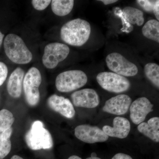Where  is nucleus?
Instances as JSON below:
<instances>
[{
    "label": "nucleus",
    "instance_id": "nucleus-1",
    "mask_svg": "<svg viewBox=\"0 0 159 159\" xmlns=\"http://www.w3.org/2000/svg\"><path fill=\"white\" fill-rule=\"evenodd\" d=\"M91 32L89 23L82 19L77 18L69 21L62 26L60 36L69 45L80 47L88 41Z\"/></svg>",
    "mask_w": 159,
    "mask_h": 159
},
{
    "label": "nucleus",
    "instance_id": "nucleus-2",
    "mask_svg": "<svg viewBox=\"0 0 159 159\" xmlns=\"http://www.w3.org/2000/svg\"><path fill=\"white\" fill-rule=\"evenodd\" d=\"M4 47L6 56L15 63L27 64L33 58L32 53L25 42L17 34H8L4 39Z\"/></svg>",
    "mask_w": 159,
    "mask_h": 159
},
{
    "label": "nucleus",
    "instance_id": "nucleus-3",
    "mask_svg": "<svg viewBox=\"0 0 159 159\" xmlns=\"http://www.w3.org/2000/svg\"><path fill=\"white\" fill-rule=\"evenodd\" d=\"M25 139L28 147L33 150L50 149L53 146L51 133L40 121L32 123L31 128L26 133Z\"/></svg>",
    "mask_w": 159,
    "mask_h": 159
},
{
    "label": "nucleus",
    "instance_id": "nucleus-4",
    "mask_svg": "<svg viewBox=\"0 0 159 159\" xmlns=\"http://www.w3.org/2000/svg\"><path fill=\"white\" fill-rule=\"evenodd\" d=\"M87 81V76L83 71L70 70L57 75L55 86L59 92L69 93L81 88L86 84Z\"/></svg>",
    "mask_w": 159,
    "mask_h": 159
},
{
    "label": "nucleus",
    "instance_id": "nucleus-5",
    "mask_svg": "<svg viewBox=\"0 0 159 159\" xmlns=\"http://www.w3.org/2000/svg\"><path fill=\"white\" fill-rule=\"evenodd\" d=\"M41 82V74L39 70L34 67L29 69L24 77L23 87L26 101L31 106H35L39 102V88Z\"/></svg>",
    "mask_w": 159,
    "mask_h": 159
},
{
    "label": "nucleus",
    "instance_id": "nucleus-6",
    "mask_svg": "<svg viewBox=\"0 0 159 159\" xmlns=\"http://www.w3.org/2000/svg\"><path fill=\"white\" fill-rule=\"evenodd\" d=\"M97 80L103 89L116 93L126 92L130 87L127 78L113 72H101L97 75Z\"/></svg>",
    "mask_w": 159,
    "mask_h": 159
},
{
    "label": "nucleus",
    "instance_id": "nucleus-7",
    "mask_svg": "<svg viewBox=\"0 0 159 159\" xmlns=\"http://www.w3.org/2000/svg\"><path fill=\"white\" fill-rule=\"evenodd\" d=\"M70 52V48L65 44L56 42L48 44L44 50L43 64L47 68L54 69L67 58Z\"/></svg>",
    "mask_w": 159,
    "mask_h": 159
},
{
    "label": "nucleus",
    "instance_id": "nucleus-8",
    "mask_svg": "<svg viewBox=\"0 0 159 159\" xmlns=\"http://www.w3.org/2000/svg\"><path fill=\"white\" fill-rule=\"evenodd\" d=\"M106 62L109 70L123 77H133L138 74L137 66L120 53L113 52L108 54Z\"/></svg>",
    "mask_w": 159,
    "mask_h": 159
},
{
    "label": "nucleus",
    "instance_id": "nucleus-9",
    "mask_svg": "<svg viewBox=\"0 0 159 159\" xmlns=\"http://www.w3.org/2000/svg\"><path fill=\"white\" fill-rule=\"evenodd\" d=\"M75 135L80 141L89 144L106 142L109 139L108 136L98 126L88 124L77 126Z\"/></svg>",
    "mask_w": 159,
    "mask_h": 159
},
{
    "label": "nucleus",
    "instance_id": "nucleus-10",
    "mask_svg": "<svg viewBox=\"0 0 159 159\" xmlns=\"http://www.w3.org/2000/svg\"><path fill=\"white\" fill-rule=\"evenodd\" d=\"M71 99L77 107L94 108L99 105L100 98L97 92L91 89H84L72 94Z\"/></svg>",
    "mask_w": 159,
    "mask_h": 159
},
{
    "label": "nucleus",
    "instance_id": "nucleus-11",
    "mask_svg": "<svg viewBox=\"0 0 159 159\" xmlns=\"http://www.w3.org/2000/svg\"><path fill=\"white\" fill-rule=\"evenodd\" d=\"M153 104L146 97H140L136 99L129 107L132 122L136 125L144 122L147 115L153 111Z\"/></svg>",
    "mask_w": 159,
    "mask_h": 159
},
{
    "label": "nucleus",
    "instance_id": "nucleus-12",
    "mask_svg": "<svg viewBox=\"0 0 159 159\" xmlns=\"http://www.w3.org/2000/svg\"><path fill=\"white\" fill-rule=\"evenodd\" d=\"M132 102V99L125 94H120L111 97L105 102L102 110L105 112L121 116L127 113Z\"/></svg>",
    "mask_w": 159,
    "mask_h": 159
},
{
    "label": "nucleus",
    "instance_id": "nucleus-13",
    "mask_svg": "<svg viewBox=\"0 0 159 159\" xmlns=\"http://www.w3.org/2000/svg\"><path fill=\"white\" fill-rule=\"evenodd\" d=\"M50 108L68 119H72L75 115L74 106L70 99L57 96L51 95L47 100Z\"/></svg>",
    "mask_w": 159,
    "mask_h": 159
},
{
    "label": "nucleus",
    "instance_id": "nucleus-14",
    "mask_svg": "<svg viewBox=\"0 0 159 159\" xmlns=\"http://www.w3.org/2000/svg\"><path fill=\"white\" fill-rule=\"evenodd\" d=\"M129 121L124 117L118 116L113 120V126L104 125L102 130L108 136L123 139L126 138L130 130Z\"/></svg>",
    "mask_w": 159,
    "mask_h": 159
},
{
    "label": "nucleus",
    "instance_id": "nucleus-15",
    "mask_svg": "<svg viewBox=\"0 0 159 159\" xmlns=\"http://www.w3.org/2000/svg\"><path fill=\"white\" fill-rule=\"evenodd\" d=\"M25 72L21 68L17 67L12 72L7 83V89L11 97L19 98L22 93Z\"/></svg>",
    "mask_w": 159,
    "mask_h": 159
},
{
    "label": "nucleus",
    "instance_id": "nucleus-16",
    "mask_svg": "<svg viewBox=\"0 0 159 159\" xmlns=\"http://www.w3.org/2000/svg\"><path fill=\"white\" fill-rule=\"evenodd\" d=\"M139 132L156 142H159V118H151L148 122H142L138 126Z\"/></svg>",
    "mask_w": 159,
    "mask_h": 159
},
{
    "label": "nucleus",
    "instance_id": "nucleus-17",
    "mask_svg": "<svg viewBox=\"0 0 159 159\" xmlns=\"http://www.w3.org/2000/svg\"><path fill=\"white\" fill-rule=\"evenodd\" d=\"M122 13L128 22L131 25H136L141 26L144 24V13L140 9L126 6L122 9Z\"/></svg>",
    "mask_w": 159,
    "mask_h": 159
},
{
    "label": "nucleus",
    "instance_id": "nucleus-18",
    "mask_svg": "<svg viewBox=\"0 0 159 159\" xmlns=\"http://www.w3.org/2000/svg\"><path fill=\"white\" fill-rule=\"evenodd\" d=\"M51 9L54 14L59 16L67 15L74 8L73 0H53L51 1Z\"/></svg>",
    "mask_w": 159,
    "mask_h": 159
},
{
    "label": "nucleus",
    "instance_id": "nucleus-19",
    "mask_svg": "<svg viewBox=\"0 0 159 159\" xmlns=\"http://www.w3.org/2000/svg\"><path fill=\"white\" fill-rule=\"evenodd\" d=\"M142 33L146 38L159 43V21L154 19L149 20L143 26Z\"/></svg>",
    "mask_w": 159,
    "mask_h": 159
},
{
    "label": "nucleus",
    "instance_id": "nucleus-20",
    "mask_svg": "<svg viewBox=\"0 0 159 159\" xmlns=\"http://www.w3.org/2000/svg\"><path fill=\"white\" fill-rule=\"evenodd\" d=\"M12 133V129L0 133V159L6 157L11 150V145L10 138Z\"/></svg>",
    "mask_w": 159,
    "mask_h": 159
},
{
    "label": "nucleus",
    "instance_id": "nucleus-21",
    "mask_svg": "<svg viewBox=\"0 0 159 159\" xmlns=\"http://www.w3.org/2000/svg\"><path fill=\"white\" fill-rule=\"evenodd\" d=\"M146 77L156 87L159 88V66L155 63L146 64L144 67Z\"/></svg>",
    "mask_w": 159,
    "mask_h": 159
},
{
    "label": "nucleus",
    "instance_id": "nucleus-22",
    "mask_svg": "<svg viewBox=\"0 0 159 159\" xmlns=\"http://www.w3.org/2000/svg\"><path fill=\"white\" fill-rule=\"evenodd\" d=\"M14 121L13 114L10 111L6 109L0 111V133L11 128Z\"/></svg>",
    "mask_w": 159,
    "mask_h": 159
},
{
    "label": "nucleus",
    "instance_id": "nucleus-23",
    "mask_svg": "<svg viewBox=\"0 0 159 159\" xmlns=\"http://www.w3.org/2000/svg\"><path fill=\"white\" fill-rule=\"evenodd\" d=\"M156 1L150 0H137L136 2L146 12L153 11L154 6Z\"/></svg>",
    "mask_w": 159,
    "mask_h": 159
},
{
    "label": "nucleus",
    "instance_id": "nucleus-24",
    "mask_svg": "<svg viewBox=\"0 0 159 159\" xmlns=\"http://www.w3.org/2000/svg\"><path fill=\"white\" fill-rule=\"evenodd\" d=\"M51 1L50 0H33L31 1V4L34 9L38 11H43L47 8L49 6Z\"/></svg>",
    "mask_w": 159,
    "mask_h": 159
},
{
    "label": "nucleus",
    "instance_id": "nucleus-25",
    "mask_svg": "<svg viewBox=\"0 0 159 159\" xmlns=\"http://www.w3.org/2000/svg\"><path fill=\"white\" fill-rule=\"evenodd\" d=\"M8 74V69L4 63L0 61V86L6 81Z\"/></svg>",
    "mask_w": 159,
    "mask_h": 159
},
{
    "label": "nucleus",
    "instance_id": "nucleus-26",
    "mask_svg": "<svg viewBox=\"0 0 159 159\" xmlns=\"http://www.w3.org/2000/svg\"><path fill=\"white\" fill-rule=\"evenodd\" d=\"M155 16L157 20L159 21V1H156L155 3L154 6L153 11Z\"/></svg>",
    "mask_w": 159,
    "mask_h": 159
},
{
    "label": "nucleus",
    "instance_id": "nucleus-27",
    "mask_svg": "<svg viewBox=\"0 0 159 159\" xmlns=\"http://www.w3.org/2000/svg\"><path fill=\"white\" fill-rule=\"evenodd\" d=\"M111 159H133L132 158L126 154L119 153L115 155Z\"/></svg>",
    "mask_w": 159,
    "mask_h": 159
},
{
    "label": "nucleus",
    "instance_id": "nucleus-28",
    "mask_svg": "<svg viewBox=\"0 0 159 159\" xmlns=\"http://www.w3.org/2000/svg\"><path fill=\"white\" fill-rule=\"evenodd\" d=\"M99 2H101L105 6L110 5V4H113L118 2L117 0H100Z\"/></svg>",
    "mask_w": 159,
    "mask_h": 159
},
{
    "label": "nucleus",
    "instance_id": "nucleus-29",
    "mask_svg": "<svg viewBox=\"0 0 159 159\" xmlns=\"http://www.w3.org/2000/svg\"><path fill=\"white\" fill-rule=\"evenodd\" d=\"M4 37V34H2V33L0 31V48H1L2 43Z\"/></svg>",
    "mask_w": 159,
    "mask_h": 159
},
{
    "label": "nucleus",
    "instance_id": "nucleus-30",
    "mask_svg": "<svg viewBox=\"0 0 159 159\" xmlns=\"http://www.w3.org/2000/svg\"><path fill=\"white\" fill-rule=\"evenodd\" d=\"M68 159H82L80 157L77 156L73 155L70 157Z\"/></svg>",
    "mask_w": 159,
    "mask_h": 159
},
{
    "label": "nucleus",
    "instance_id": "nucleus-31",
    "mask_svg": "<svg viewBox=\"0 0 159 159\" xmlns=\"http://www.w3.org/2000/svg\"><path fill=\"white\" fill-rule=\"evenodd\" d=\"M10 159H24L22 157L18 155H14L11 157V158Z\"/></svg>",
    "mask_w": 159,
    "mask_h": 159
},
{
    "label": "nucleus",
    "instance_id": "nucleus-32",
    "mask_svg": "<svg viewBox=\"0 0 159 159\" xmlns=\"http://www.w3.org/2000/svg\"><path fill=\"white\" fill-rule=\"evenodd\" d=\"M92 157H97V154L95 153V152H93L92 154H91V156Z\"/></svg>",
    "mask_w": 159,
    "mask_h": 159
},
{
    "label": "nucleus",
    "instance_id": "nucleus-33",
    "mask_svg": "<svg viewBox=\"0 0 159 159\" xmlns=\"http://www.w3.org/2000/svg\"><path fill=\"white\" fill-rule=\"evenodd\" d=\"M86 159H100V158L97 157H90L87 158Z\"/></svg>",
    "mask_w": 159,
    "mask_h": 159
}]
</instances>
